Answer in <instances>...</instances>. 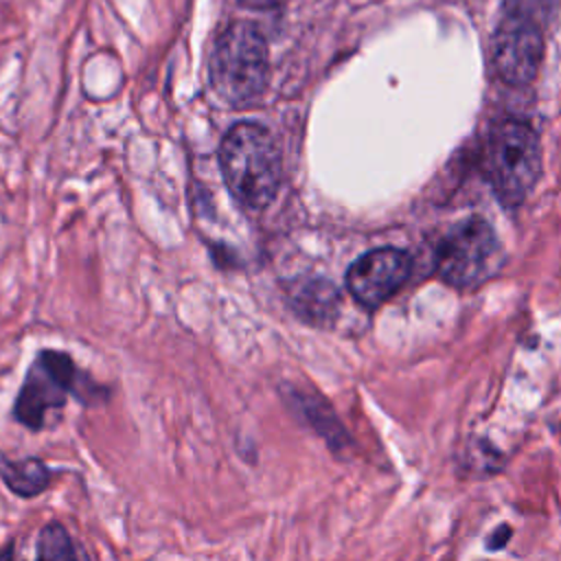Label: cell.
Listing matches in <instances>:
<instances>
[{"label":"cell","instance_id":"obj_11","mask_svg":"<svg viewBox=\"0 0 561 561\" xmlns=\"http://www.w3.org/2000/svg\"><path fill=\"white\" fill-rule=\"evenodd\" d=\"M37 561H90L64 524L50 522L37 535Z\"/></svg>","mask_w":561,"mask_h":561},{"label":"cell","instance_id":"obj_9","mask_svg":"<svg viewBox=\"0 0 561 561\" xmlns=\"http://www.w3.org/2000/svg\"><path fill=\"white\" fill-rule=\"evenodd\" d=\"M287 300L291 309L313 327L333 322L340 305L337 289L322 278H300L287 285Z\"/></svg>","mask_w":561,"mask_h":561},{"label":"cell","instance_id":"obj_10","mask_svg":"<svg viewBox=\"0 0 561 561\" xmlns=\"http://www.w3.org/2000/svg\"><path fill=\"white\" fill-rule=\"evenodd\" d=\"M0 480L18 497H37L50 484V469L35 456L13 460L0 451Z\"/></svg>","mask_w":561,"mask_h":561},{"label":"cell","instance_id":"obj_6","mask_svg":"<svg viewBox=\"0 0 561 561\" xmlns=\"http://www.w3.org/2000/svg\"><path fill=\"white\" fill-rule=\"evenodd\" d=\"M495 72L511 85H526L535 79L541 57L543 37L537 20L506 9L493 33L491 44Z\"/></svg>","mask_w":561,"mask_h":561},{"label":"cell","instance_id":"obj_5","mask_svg":"<svg viewBox=\"0 0 561 561\" xmlns=\"http://www.w3.org/2000/svg\"><path fill=\"white\" fill-rule=\"evenodd\" d=\"M502 252L493 228L484 219H467L438 245V274L458 289L478 287L500 265Z\"/></svg>","mask_w":561,"mask_h":561},{"label":"cell","instance_id":"obj_3","mask_svg":"<svg viewBox=\"0 0 561 561\" xmlns=\"http://www.w3.org/2000/svg\"><path fill=\"white\" fill-rule=\"evenodd\" d=\"M267 72V42L254 24L237 22L221 31L210 55V83L226 103H252L263 92Z\"/></svg>","mask_w":561,"mask_h":561},{"label":"cell","instance_id":"obj_12","mask_svg":"<svg viewBox=\"0 0 561 561\" xmlns=\"http://www.w3.org/2000/svg\"><path fill=\"white\" fill-rule=\"evenodd\" d=\"M511 535H513V528H511L508 524H500V526L491 533V537L486 539V548H489V550H502V548L508 543Z\"/></svg>","mask_w":561,"mask_h":561},{"label":"cell","instance_id":"obj_7","mask_svg":"<svg viewBox=\"0 0 561 561\" xmlns=\"http://www.w3.org/2000/svg\"><path fill=\"white\" fill-rule=\"evenodd\" d=\"M410 259L405 252L394 248H377L362 254L346 272V287L353 298L375 309L386 302L408 278Z\"/></svg>","mask_w":561,"mask_h":561},{"label":"cell","instance_id":"obj_2","mask_svg":"<svg viewBox=\"0 0 561 561\" xmlns=\"http://www.w3.org/2000/svg\"><path fill=\"white\" fill-rule=\"evenodd\" d=\"M75 397L83 405H99L110 399V390L81 373L70 355L61 351H42L31 364L13 403V419L31 432L44 427L48 410L66 405Z\"/></svg>","mask_w":561,"mask_h":561},{"label":"cell","instance_id":"obj_4","mask_svg":"<svg viewBox=\"0 0 561 561\" xmlns=\"http://www.w3.org/2000/svg\"><path fill=\"white\" fill-rule=\"evenodd\" d=\"M541 171L537 134L519 121L502 123L491 138V182L506 206H517L533 191Z\"/></svg>","mask_w":561,"mask_h":561},{"label":"cell","instance_id":"obj_1","mask_svg":"<svg viewBox=\"0 0 561 561\" xmlns=\"http://www.w3.org/2000/svg\"><path fill=\"white\" fill-rule=\"evenodd\" d=\"M219 164L230 193L250 208H265L280 186V151L259 123L232 125L219 147Z\"/></svg>","mask_w":561,"mask_h":561},{"label":"cell","instance_id":"obj_8","mask_svg":"<svg viewBox=\"0 0 561 561\" xmlns=\"http://www.w3.org/2000/svg\"><path fill=\"white\" fill-rule=\"evenodd\" d=\"M280 397L285 405L291 410V414L300 419L311 432H316L327 443L331 454L342 458L351 449L353 438L346 432L333 405L329 403V399H324L316 390L296 388L291 383L280 386Z\"/></svg>","mask_w":561,"mask_h":561},{"label":"cell","instance_id":"obj_13","mask_svg":"<svg viewBox=\"0 0 561 561\" xmlns=\"http://www.w3.org/2000/svg\"><path fill=\"white\" fill-rule=\"evenodd\" d=\"M285 0H239V4L248 7V9H256V11H267V9H276L278 4H283Z\"/></svg>","mask_w":561,"mask_h":561},{"label":"cell","instance_id":"obj_14","mask_svg":"<svg viewBox=\"0 0 561 561\" xmlns=\"http://www.w3.org/2000/svg\"><path fill=\"white\" fill-rule=\"evenodd\" d=\"M13 561H22V559H13Z\"/></svg>","mask_w":561,"mask_h":561}]
</instances>
